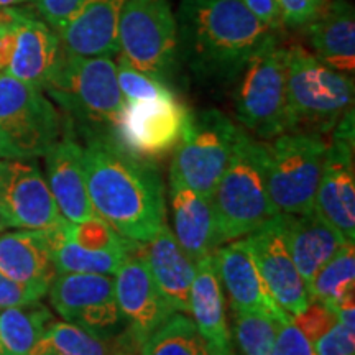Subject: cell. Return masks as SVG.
I'll use <instances>...</instances> for the list:
<instances>
[{
    "label": "cell",
    "instance_id": "38",
    "mask_svg": "<svg viewBox=\"0 0 355 355\" xmlns=\"http://www.w3.org/2000/svg\"><path fill=\"white\" fill-rule=\"evenodd\" d=\"M291 319L311 343H314L336 322L334 313L324 304L314 303V301H309L303 313L291 316Z\"/></svg>",
    "mask_w": 355,
    "mask_h": 355
},
{
    "label": "cell",
    "instance_id": "17",
    "mask_svg": "<svg viewBox=\"0 0 355 355\" xmlns=\"http://www.w3.org/2000/svg\"><path fill=\"white\" fill-rule=\"evenodd\" d=\"M115 300L132 343L140 345L170 319L175 311L159 295L152 273L139 250L119 266L114 278Z\"/></svg>",
    "mask_w": 355,
    "mask_h": 355
},
{
    "label": "cell",
    "instance_id": "41",
    "mask_svg": "<svg viewBox=\"0 0 355 355\" xmlns=\"http://www.w3.org/2000/svg\"><path fill=\"white\" fill-rule=\"evenodd\" d=\"M242 2L268 28L278 32L282 26H285L283 25V13L278 0H242Z\"/></svg>",
    "mask_w": 355,
    "mask_h": 355
},
{
    "label": "cell",
    "instance_id": "8",
    "mask_svg": "<svg viewBox=\"0 0 355 355\" xmlns=\"http://www.w3.org/2000/svg\"><path fill=\"white\" fill-rule=\"evenodd\" d=\"M327 140L308 133H282L266 144V181L278 214L314 209Z\"/></svg>",
    "mask_w": 355,
    "mask_h": 355
},
{
    "label": "cell",
    "instance_id": "19",
    "mask_svg": "<svg viewBox=\"0 0 355 355\" xmlns=\"http://www.w3.org/2000/svg\"><path fill=\"white\" fill-rule=\"evenodd\" d=\"M44 162L46 183L61 216L69 222H83L96 217L84 175L83 146L71 135L69 128L44 153Z\"/></svg>",
    "mask_w": 355,
    "mask_h": 355
},
{
    "label": "cell",
    "instance_id": "6",
    "mask_svg": "<svg viewBox=\"0 0 355 355\" xmlns=\"http://www.w3.org/2000/svg\"><path fill=\"white\" fill-rule=\"evenodd\" d=\"M286 48L275 32L242 69L235 91L239 122L261 140L288 130Z\"/></svg>",
    "mask_w": 355,
    "mask_h": 355
},
{
    "label": "cell",
    "instance_id": "30",
    "mask_svg": "<svg viewBox=\"0 0 355 355\" xmlns=\"http://www.w3.org/2000/svg\"><path fill=\"white\" fill-rule=\"evenodd\" d=\"M355 288V248L345 242L336 255L311 278L306 285L309 301L321 303L331 311L340 301L354 295Z\"/></svg>",
    "mask_w": 355,
    "mask_h": 355
},
{
    "label": "cell",
    "instance_id": "22",
    "mask_svg": "<svg viewBox=\"0 0 355 355\" xmlns=\"http://www.w3.org/2000/svg\"><path fill=\"white\" fill-rule=\"evenodd\" d=\"M189 314H193V321L206 339L212 355H234L224 290L214 255L196 261V273L189 293Z\"/></svg>",
    "mask_w": 355,
    "mask_h": 355
},
{
    "label": "cell",
    "instance_id": "35",
    "mask_svg": "<svg viewBox=\"0 0 355 355\" xmlns=\"http://www.w3.org/2000/svg\"><path fill=\"white\" fill-rule=\"evenodd\" d=\"M272 355H318L313 343L306 337L300 327L293 322L291 316L277 319Z\"/></svg>",
    "mask_w": 355,
    "mask_h": 355
},
{
    "label": "cell",
    "instance_id": "16",
    "mask_svg": "<svg viewBox=\"0 0 355 355\" xmlns=\"http://www.w3.org/2000/svg\"><path fill=\"white\" fill-rule=\"evenodd\" d=\"M245 242L279 308L285 309L290 316L303 313L309 304V296L288 250L282 216L277 214L245 235Z\"/></svg>",
    "mask_w": 355,
    "mask_h": 355
},
{
    "label": "cell",
    "instance_id": "15",
    "mask_svg": "<svg viewBox=\"0 0 355 355\" xmlns=\"http://www.w3.org/2000/svg\"><path fill=\"white\" fill-rule=\"evenodd\" d=\"M63 219L37 163L0 159V224L3 227L48 230Z\"/></svg>",
    "mask_w": 355,
    "mask_h": 355
},
{
    "label": "cell",
    "instance_id": "42",
    "mask_svg": "<svg viewBox=\"0 0 355 355\" xmlns=\"http://www.w3.org/2000/svg\"><path fill=\"white\" fill-rule=\"evenodd\" d=\"M25 2H28V0H0V10H2V8L17 7V6H20V3H25Z\"/></svg>",
    "mask_w": 355,
    "mask_h": 355
},
{
    "label": "cell",
    "instance_id": "18",
    "mask_svg": "<svg viewBox=\"0 0 355 355\" xmlns=\"http://www.w3.org/2000/svg\"><path fill=\"white\" fill-rule=\"evenodd\" d=\"M216 265L222 290L229 296L235 313L242 311H266L273 318L290 316L279 308L272 291L266 286L263 277L257 268L245 239L225 242L217 247Z\"/></svg>",
    "mask_w": 355,
    "mask_h": 355
},
{
    "label": "cell",
    "instance_id": "25",
    "mask_svg": "<svg viewBox=\"0 0 355 355\" xmlns=\"http://www.w3.org/2000/svg\"><path fill=\"white\" fill-rule=\"evenodd\" d=\"M170 201L175 237L183 250L198 261L217 250L214 212L211 201L178 180H170Z\"/></svg>",
    "mask_w": 355,
    "mask_h": 355
},
{
    "label": "cell",
    "instance_id": "5",
    "mask_svg": "<svg viewBox=\"0 0 355 355\" xmlns=\"http://www.w3.org/2000/svg\"><path fill=\"white\" fill-rule=\"evenodd\" d=\"M58 104L84 128V135L112 133L123 109L115 61L107 56L63 53L61 63L44 86Z\"/></svg>",
    "mask_w": 355,
    "mask_h": 355
},
{
    "label": "cell",
    "instance_id": "34",
    "mask_svg": "<svg viewBox=\"0 0 355 355\" xmlns=\"http://www.w3.org/2000/svg\"><path fill=\"white\" fill-rule=\"evenodd\" d=\"M115 68H117V83L123 102H150L176 97L162 79L133 68L121 53L115 61Z\"/></svg>",
    "mask_w": 355,
    "mask_h": 355
},
{
    "label": "cell",
    "instance_id": "31",
    "mask_svg": "<svg viewBox=\"0 0 355 355\" xmlns=\"http://www.w3.org/2000/svg\"><path fill=\"white\" fill-rule=\"evenodd\" d=\"M140 355H212V352L193 319L175 313L140 345Z\"/></svg>",
    "mask_w": 355,
    "mask_h": 355
},
{
    "label": "cell",
    "instance_id": "21",
    "mask_svg": "<svg viewBox=\"0 0 355 355\" xmlns=\"http://www.w3.org/2000/svg\"><path fill=\"white\" fill-rule=\"evenodd\" d=\"M144 257L159 295L175 313L189 314V293L196 261L183 250L166 222L148 242L140 243Z\"/></svg>",
    "mask_w": 355,
    "mask_h": 355
},
{
    "label": "cell",
    "instance_id": "4",
    "mask_svg": "<svg viewBox=\"0 0 355 355\" xmlns=\"http://www.w3.org/2000/svg\"><path fill=\"white\" fill-rule=\"evenodd\" d=\"M354 104V79L301 44L286 48V114L291 133L326 135Z\"/></svg>",
    "mask_w": 355,
    "mask_h": 355
},
{
    "label": "cell",
    "instance_id": "13",
    "mask_svg": "<svg viewBox=\"0 0 355 355\" xmlns=\"http://www.w3.org/2000/svg\"><path fill=\"white\" fill-rule=\"evenodd\" d=\"M189 110L175 99L125 102L112 137L133 157L153 162L166 157L180 144Z\"/></svg>",
    "mask_w": 355,
    "mask_h": 355
},
{
    "label": "cell",
    "instance_id": "7",
    "mask_svg": "<svg viewBox=\"0 0 355 355\" xmlns=\"http://www.w3.org/2000/svg\"><path fill=\"white\" fill-rule=\"evenodd\" d=\"M55 105L42 89L0 71V159H35L61 139Z\"/></svg>",
    "mask_w": 355,
    "mask_h": 355
},
{
    "label": "cell",
    "instance_id": "10",
    "mask_svg": "<svg viewBox=\"0 0 355 355\" xmlns=\"http://www.w3.org/2000/svg\"><path fill=\"white\" fill-rule=\"evenodd\" d=\"M63 53L58 32L42 17L15 7L0 10V71L43 91Z\"/></svg>",
    "mask_w": 355,
    "mask_h": 355
},
{
    "label": "cell",
    "instance_id": "2",
    "mask_svg": "<svg viewBox=\"0 0 355 355\" xmlns=\"http://www.w3.org/2000/svg\"><path fill=\"white\" fill-rule=\"evenodd\" d=\"M178 51L201 78L234 81L277 30L268 28L242 0H181Z\"/></svg>",
    "mask_w": 355,
    "mask_h": 355
},
{
    "label": "cell",
    "instance_id": "26",
    "mask_svg": "<svg viewBox=\"0 0 355 355\" xmlns=\"http://www.w3.org/2000/svg\"><path fill=\"white\" fill-rule=\"evenodd\" d=\"M0 272L20 283L50 288L56 277L46 230H17L0 235Z\"/></svg>",
    "mask_w": 355,
    "mask_h": 355
},
{
    "label": "cell",
    "instance_id": "32",
    "mask_svg": "<svg viewBox=\"0 0 355 355\" xmlns=\"http://www.w3.org/2000/svg\"><path fill=\"white\" fill-rule=\"evenodd\" d=\"M235 339L243 355H272L277 318L266 311L235 313Z\"/></svg>",
    "mask_w": 355,
    "mask_h": 355
},
{
    "label": "cell",
    "instance_id": "39",
    "mask_svg": "<svg viewBox=\"0 0 355 355\" xmlns=\"http://www.w3.org/2000/svg\"><path fill=\"white\" fill-rule=\"evenodd\" d=\"M278 2L283 13V25L291 28H304L322 12L327 0H278Z\"/></svg>",
    "mask_w": 355,
    "mask_h": 355
},
{
    "label": "cell",
    "instance_id": "3",
    "mask_svg": "<svg viewBox=\"0 0 355 355\" xmlns=\"http://www.w3.org/2000/svg\"><path fill=\"white\" fill-rule=\"evenodd\" d=\"M266 144L241 128L232 157L211 196L217 245L242 239L278 214L266 181Z\"/></svg>",
    "mask_w": 355,
    "mask_h": 355
},
{
    "label": "cell",
    "instance_id": "27",
    "mask_svg": "<svg viewBox=\"0 0 355 355\" xmlns=\"http://www.w3.org/2000/svg\"><path fill=\"white\" fill-rule=\"evenodd\" d=\"M135 350L127 332L107 337L68 321H51L32 355H133Z\"/></svg>",
    "mask_w": 355,
    "mask_h": 355
},
{
    "label": "cell",
    "instance_id": "40",
    "mask_svg": "<svg viewBox=\"0 0 355 355\" xmlns=\"http://www.w3.org/2000/svg\"><path fill=\"white\" fill-rule=\"evenodd\" d=\"M38 15L53 28L60 30L86 0H32Z\"/></svg>",
    "mask_w": 355,
    "mask_h": 355
},
{
    "label": "cell",
    "instance_id": "9",
    "mask_svg": "<svg viewBox=\"0 0 355 355\" xmlns=\"http://www.w3.org/2000/svg\"><path fill=\"white\" fill-rule=\"evenodd\" d=\"M239 128L216 109L191 114L175 148L170 180H178L211 201L222 173L232 157Z\"/></svg>",
    "mask_w": 355,
    "mask_h": 355
},
{
    "label": "cell",
    "instance_id": "24",
    "mask_svg": "<svg viewBox=\"0 0 355 355\" xmlns=\"http://www.w3.org/2000/svg\"><path fill=\"white\" fill-rule=\"evenodd\" d=\"M304 28L319 61L339 73H354L355 13L349 0H327L322 12Z\"/></svg>",
    "mask_w": 355,
    "mask_h": 355
},
{
    "label": "cell",
    "instance_id": "28",
    "mask_svg": "<svg viewBox=\"0 0 355 355\" xmlns=\"http://www.w3.org/2000/svg\"><path fill=\"white\" fill-rule=\"evenodd\" d=\"M51 321V311L38 301L0 308V355H32Z\"/></svg>",
    "mask_w": 355,
    "mask_h": 355
},
{
    "label": "cell",
    "instance_id": "36",
    "mask_svg": "<svg viewBox=\"0 0 355 355\" xmlns=\"http://www.w3.org/2000/svg\"><path fill=\"white\" fill-rule=\"evenodd\" d=\"M318 355H355V329L336 322L313 343Z\"/></svg>",
    "mask_w": 355,
    "mask_h": 355
},
{
    "label": "cell",
    "instance_id": "43",
    "mask_svg": "<svg viewBox=\"0 0 355 355\" xmlns=\"http://www.w3.org/2000/svg\"><path fill=\"white\" fill-rule=\"evenodd\" d=\"M3 229H6V227H3V225H2V224H0V232H2V230H3Z\"/></svg>",
    "mask_w": 355,
    "mask_h": 355
},
{
    "label": "cell",
    "instance_id": "29",
    "mask_svg": "<svg viewBox=\"0 0 355 355\" xmlns=\"http://www.w3.org/2000/svg\"><path fill=\"white\" fill-rule=\"evenodd\" d=\"M64 220V219H63ZM63 220L56 227L48 229L53 261L56 275L60 273H97L115 275L123 260L133 252L125 250H91L69 241L61 230ZM137 252V250H135Z\"/></svg>",
    "mask_w": 355,
    "mask_h": 355
},
{
    "label": "cell",
    "instance_id": "33",
    "mask_svg": "<svg viewBox=\"0 0 355 355\" xmlns=\"http://www.w3.org/2000/svg\"><path fill=\"white\" fill-rule=\"evenodd\" d=\"M61 230L69 241L79 243L84 248H91V250L135 252L140 247L139 242L122 237L99 216L83 222H69L64 219Z\"/></svg>",
    "mask_w": 355,
    "mask_h": 355
},
{
    "label": "cell",
    "instance_id": "14",
    "mask_svg": "<svg viewBox=\"0 0 355 355\" xmlns=\"http://www.w3.org/2000/svg\"><path fill=\"white\" fill-rule=\"evenodd\" d=\"M354 107L332 128L327 140L322 175L314 211L354 242L355 239V163Z\"/></svg>",
    "mask_w": 355,
    "mask_h": 355
},
{
    "label": "cell",
    "instance_id": "23",
    "mask_svg": "<svg viewBox=\"0 0 355 355\" xmlns=\"http://www.w3.org/2000/svg\"><path fill=\"white\" fill-rule=\"evenodd\" d=\"M279 216L288 250L304 285H308L311 278L349 241L314 209L303 214Z\"/></svg>",
    "mask_w": 355,
    "mask_h": 355
},
{
    "label": "cell",
    "instance_id": "37",
    "mask_svg": "<svg viewBox=\"0 0 355 355\" xmlns=\"http://www.w3.org/2000/svg\"><path fill=\"white\" fill-rule=\"evenodd\" d=\"M48 293L46 286L20 283L0 272V308L37 303Z\"/></svg>",
    "mask_w": 355,
    "mask_h": 355
},
{
    "label": "cell",
    "instance_id": "12",
    "mask_svg": "<svg viewBox=\"0 0 355 355\" xmlns=\"http://www.w3.org/2000/svg\"><path fill=\"white\" fill-rule=\"evenodd\" d=\"M48 295L53 309L64 321L107 337H117L122 327L127 329L115 300L112 275L60 273Z\"/></svg>",
    "mask_w": 355,
    "mask_h": 355
},
{
    "label": "cell",
    "instance_id": "11",
    "mask_svg": "<svg viewBox=\"0 0 355 355\" xmlns=\"http://www.w3.org/2000/svg\"><path fill=\"white\" fill-rule=\"evenodd\" d=\"M121 55L133 68L165 78L178 56L176 15L168 0H125L119 20Z\"/></svg>",
    "mask_w": 355,
    "mask_h": 355
},
{
    "label": "cell",
    "instance_id": "1",
    "mask_svg": "<svg viewBox=\"0 0 355 355\" xmlns=\"http://www.w3.org/2000/svg\"><path fill=\"white\" fill-rule=\"evenodd\" d=\"M84 175L96 214L128 241L145 243L165 224V184L150 162L133 157L112 133H91Z\"/></svg>",
    "mask_w": 355,
    "mask_h": 355
},
{
    "label": "cell",
    "instance_id": "20",
    "mask_svg": "<svg viewBox=\"0 0 355 355\" xmlns=\"http://www.w3.org/2000/svg\"><path fill=\"white\" fill-rule=\"evenodd\" d=\"M123 2L125 0H86L58 30L63 51L89 58L119 55V20Z\"/></svg>",
    "mask_w": 355,
    "mask_h": 355
}]
</instances>
